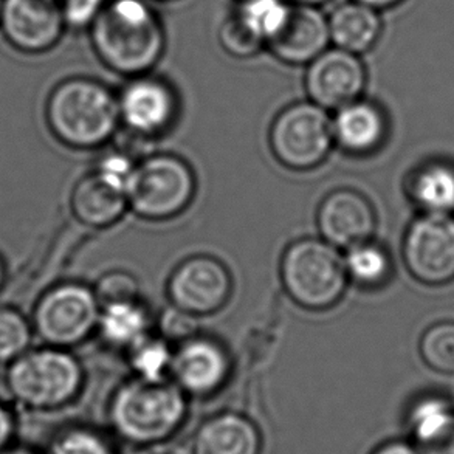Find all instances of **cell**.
Instances as JSON below:
<instances>
[{"label": "cell", "mask_w": 454, "mask_h": 454, "mask_svg": "<svg viewBox=\"0 0 454 454\" xmlns=\"http://www.w3.org/2000/svg\"><path fill=\"white\" fill-rule=\"evenodd\" d=\"M89 30L106 67L129 78L149 74L165 53V27L151 0H107Z\"/></svg>", "instance_id": "6da1fadb"}, {"label": "cell", "mask_w": 454, "mask_h": 454, "mask_svg": "<svg viewBox=\"0 0 454 454\" xmlns=\"http://www.w3.org/2000/svg\"><path fill=\"white\" fill-rule=\"evenodd\" d=\"M111 422L118 436L138 447L171 439L188 414L186 394L174 383L143 379L124 383L111 402Z\"/></svg>", "instance_id": "7a4b0ae2"}, {"label": "cell", "mask_w": 454, "mask_h": 454, "mask_svg": "<svg viewBox=\"0 0 454 454\" xmlns=\"http://www.w3.org/2000/svg\"><path fill=\"white\" fill-rule=\"evenodd\" d=\"M47 121L64 145L76 149L98 148L117 129V97L98 81H64L50 95Z\"/></svg>", "instance_id": "3957f363"}, {"label": "cell", "mask_w": 454, "mask_h": 454, "mask_svg": "<svg viewBox=\"0 0 454 454\" xmlns=\"http://www.w3.org/2000/svg\"><path fill=\"white\" fill-rule=\"evenodd\" d=\"M281 279L287 295L309 310L335 306L349 281L344 258L325 239L294 242L284 253Z\"/></svg>", "instance_id": "277c9868"}, {"label": "cell", "mask_w": 454, "mask_h": 454, "mask_svg": "<svg viewBox=\"0 0 454 454\" xmlns=\"http://www.w3.org/2000/svg\"><path fill=\"white\" fill-rule=\"evenodd\" d=\"M82 369L61 349L25 352L12 360L6 385L12 397L33 410H58L78 397Z\"/></svg>", "instance_id": "5b68a950"}, {"label": "cell", "mask_w": 454, "mask_h": 454, "mask_svg": "<svg viewBox=\"0 0 454 454\" xmlns=\"http://www.w3.org/2000/svg\"><path fill=\"white\" fill-rule=\"evenodd\" d=\"M196 192L188 163L176 155H153L136 166L126 191L128 207L146 221H166L184 213Z\"/></svg>", "instance_id": "8992f818"}, {"label": "cell", "mask_w": 454, "mask_h": 454, "mask_svg": "<svg viewBox=\"0 0 454 454\" xmlns=\"http://www.w3.org/2000/svg\"><path fill=\"white\" fill-rule=\"evenodd\" d=\"M333 143L331 118L312 101L286 107L271 124V153L281 165L294 171H309L321 165Z\"/></svg>", "instance_id": "52a82bcc"}, {"label": "cell", "mask_w": 454, "mask_h": 454, "mask_svg": "<svg viewBox=\"0 0 454 454\" xmlns=\"http://www.w3.org/2000/svg\"><path fill=\"white\" fill-rule=\"evenodd\" d=\"M402 256L416 281L445 286L454 281V215H422L406 230Z\"/></svg>", "instance_id": "ba28073f"}, {"label": "cell", "mask_w": 454, "mask_h": 454, "mask_svg": "<svg viewBox=\"0 0 454 454\" xmlns=\"http://www.w3.org/2000/svg\"><path fill=\"white\" fill-rule=\"evenodd\" d=\"M99 306L95 292L80 284H64L50 290L37 302L35 327L45 343L58 348L86 340L98 325Z\"/></svg>", "instance_id": "9c48e42d"}, {"label": "cell", "mask_w": 454, "mask_h": 454, "mask_svg": "<svg viewBox=\"0 0 454 454\" xmlns=\"http://www.w3.org/2000/svg\"><path fill=\"white\" fill-rule=\"evenodd\" d=\"M306 67L307 95L312 103L325 111H338L340 107L362 98L368 72L360 56L332 47L317 56Z\"/></svg>", "instance_id": "30bf717a"}, {"label": "cell", "mask_w": 454, "mask_h": 454, "mask_svg": "<svg viewBox=\"0 0 454 454\" xmlns=\"http://www.w3.org/2000/svg\"><path fill=\"white\" fill-rule=\"evenodd\" d=\"M168 292L176 309L186 315H213L230 300L231 277L219 261L197 256L178 265L169 279Z\"/></svg>", "instance_id": "8fae6325"}, {"label": "cell", "mask_w": 454, "mask_h": 454, "mask_svg": "<svg viewBox=\"0 0 454 454\" xmlns=\"http://www.w3.org/2000/svg\"><path fill=\"white\" fill-rule=\"evenodd\" d=\"M0 25L10 43L25 53L55 47L67 28L58 0H4Z\"/></svg>", "instance_id": "7c38bea8"}, {"label": "cell", "mask_w": 454, "mask_h": 454, "mask_svg": "<svg viewBox=\"0 0 454 454\" xmlns=\"http://www.w3.org/2000/svg\"><path fill=\"white\" fill-rule=\"evenodd\" d=\"M117 101L120 120L140 136L165 132L177 115V97L172 87L148 74L132 76Z\"/></svg>", "instance_id": "4fadbf2b"}, {"label": "cell", "mask_w": 454, "mask_h": 454, "mask_svg": "<svg viewBox=\"0 0 454 454\" xmlns=\"http://www.w3.org/2000/svg\"><path fill=\"white\" fill-rule=\"evenodd\" d=\"M329 45L331 35L325 12L318 6L290 5L287 18L265 49L287 66L306 67Z\"/></svg>", "instance_id": "5bb4252c"}, {"label": "cell", "mask_w": 454, "mask_h": 454, "mask_svg": "<svg viewBox=\"0 0 454 454\" xmlns=\"http://www.w3.org/2000/svg\"><path fill=\"white\" fill-rule=\"evenodd\" d=\"M230 368V358L221 344L208 338H190L174 352L169 375L184 394L207 397L225 385Z\"/></svg>", "instance_id": "9a60e30c"}, {"label": "cell", "mask_w": 454, "mask_h": 454, "mask_svg": "<svg viewBox=\"0 0 454 454\" xmlns=\"http://www.w3.org/2000/svg\"><path fill=\"white\" fill-rule=\"evenodd\" d=\"M375 227L377 215L372 205L356 191H335L319 205V233L337 250H349L372 239Z\"/></svg>", "instance_id": "2e32d148"}, {"label": "cell", "mask_w": 454, "mask_h": 454, "mask_svg": "<svg viewBox=\"0 0 454 454\" xmlns=\"http://www.w3.org/2000/svg\"><path fill=\"white\" fill-rule=\"evenodd\" d=\"M333 142L344 153L369 155L380 148L387 134V121L379 106L356 99L340 107L332 120Z\"/></svg>", "instance_id": "e0dca14e"}, {"label": "cell", "mask_w": 454, "mask_h": 454, "mask_svg": "<svg viewBox=\"0 0 454 454\" xmlns=\"http://www.w3.org/2000/svg\"><path fill=\"white\" fill-rule=\"evenodd\" d=\"M262 437L253 420L222 412L205 420L192 441V454H261Z\"/></svg>", "instance_id": "ac0fdd59"}, {"label": "cell", "mask_w": 454, "mask_h": 454, "mask_svg": "<svg viewBox=\"0 0 454 454\" xmlns=\"http://www.w3.org/2000/svg\"><path fill=\"white\" fill-rule=\"evenodd\" d=\"M412 443L420 454H454V405L442 395H425L408 412Z\"/></svg>", "instance_id": "d6986e66"}, {"label": "cell", "mask_w": 454, "mask_h": 454, "mask_svg": "<svg viewBox=\"0 0 454 454\" xmlns=\"http://www.w3.org/2000/svg\"><path fill=\"white\" fill-rule=\"evenodd\" d=\"M331 43L337 49L362 56L374 49L383 33L380 12L356 0H348L327 16Z\"/></svg>", "instance_id": "ffe728a7"}, {"label": "cell", "mask_w": 454, "mask_h": 454, "mask_svg": "<svg viewBox=\"0 0 454 454\" xmlns=\"http://www.w3.org/2000/svg\"><path fill=\"white\" fill-rule=\"evenodd\" d=\"M126 208V194L105 182L97 172L78 182L72 192L74 217L87 227H111L124 215Z\"/></svg>", "instance_id": "44dd1931"}, {"label": "cell", "mask_w": 454, "mask_h": 454, "mask_svg": "<svg viewBox=\"0 0 454 454\" xmlns=\"http://www.w3.org/2000/svg\"><path fill=\"white\" fill-rule=\"evenodd\" d=\"M406 192L422 213L454 215V165L431 160L419 166L406 180Z\"/></svg>", "instance_id": "7402d4cb"}, {"label": "cell", "mask_w": 454, "mask_h": 454, "mask_svg": "<svg viewBox=\"0 0 454 454\" xmlns=\"http://www.w3.org/2000/svg\"><path fill=\"white\" fill-rule=\"evenodd\" d=\"M97 327L107 343L130 350L151 335V317L137 300L107 302L101 306Z\"/></svg>", "instance_id": "603a6c76"}, {"label": "cell", "mask_w": 454, "mask_h": 454, "mask_svg": "<svg viewBox=\"0 0 454 454\" xmlns=\"http://www.w3.org/2000/svg\"><path fill=\"white\" fill-rule=\"evenodd\" d=\"M344 267L348 278L356 286L364 289H377L391 277L393 261L383 247L372 240H366L348 250V254L344 256Z\"/></svg>", "instance_id": "cb8c5ba5"}, {"label": "cell", "mask_w": 454, "mask_h": 454, "mask_svg": "<svg viewBox=\"0 0 454 454\" xmlns=\"http://www.w3.org/2000/svg\"><path fill=\"white\" fill-rule=\"evenodd\" d=\"M290 5L286 0H240L234 12L267 45L287 18Z\"/></svg>", "instance_id": "d4e9b609"}, {"label": "cell", "mask_w": 454, "mask_h": 454, "mask_svg": "<svg viewBox=\"0 0 454 454\" xmlns=\"http://www.w3.org/2000/svg\"><path fill=\"white\" fill-rule=\"evenodd\" d=\"M130 364L143 380H166L171 374L172 356L166 340L149 337L129 350Z\"/></svg>", "instance_id": "484cf974"}, {"label": "cell", "mask_w": 454, "mask_h": 454, "mask_svg": "<svg viewBox=\"0 0 454 454\" xmlns=\"http://www.w3.org/2000/svg\"><path fill=\"white\" fill-rule=\"evenodd\" d=\"M419 352L428 368L454 374V321L430 325L420 338Z\"/></svg>", "instance_id": "4316f807"}, {"label": "cell", "mask_w": 454, "mask_h": 454, "mask_svg": "<svg viewBox=\"0 0 454 454\" xmlns=\"http://www.w3.org/2000/svg\"><path fill=\"white\" fill-rule=\"evenodd\" d=\"M219 43L228 55L238 59H248L265 49L264 41L256 33H253L234 12L223 19L221 24Z\"/></svg>", "instance_id": "83f0119b"}, {"label": "cell", "mask_w": 454, "mask_h": 454, "mask_svg": "<svg viewBox=\"0 0 454 454\" xmlns=\"http://www.w3.org/2000/svg\"><path fill=\"white\" fill-rule=\"evenodd\" d=\"M31 327L14 309L0 307V363L12 362L28 349Z\"/></svg>", "instance_id": "f1b7e54d"}, {"label": "cell", "mask_w": 454, "mask_h": 454, "mask_svg": "<svg viewBox=\"0 0 454 454\" xmlns=\"http://www.w3.org/2000/svg\"><path fill=\"white\" fill-rule=\"evenodd\" d=\"M49 454H117L114 445L98 431L74 428L51 443Z\"/></svg>", "instance_id": "f546056e"}, {"label": "cell", "mask_w": 454, "mask_h": 454, "mask_svg": "<svg viewBox=\"0 0 454 454\" xmlns=\"http://www.w3.org/2000/svg\"><path fill=\"white\" fill-rule=\"evenodd\" d=\"M136 166L134 160L126 153H109L101 160L97 174L115 190L126 194L132 174L136 171Z\"/></svg>", "instance_id": "4dcf8cb0"}, {"label": "cell", "mask_w": 454, "mask_h": 454, "mask_svg": "<svg viewBox=\"0 0 454 454\" xmlns=\"http://www.w3.org/2000/svg\"><path fill=\"white\" fill-rule=\"evenodd\" d=\"M107 0H59L66 27L74 30L90 28Z\"/></svg>", "instance_id": "1f68e13d"}, {"label": "cell", "mask_w": 454, "mask_h": 454, "mask_svg": "<svg viewBox=\"0 0 454 454\" xmlns=\"http://www.w3.org/2000/svg\"><path fill=\"white\" fill-rule=\"evenodd\" d=\"M95 295L98 298L99 306L107 302L137 300V284L134 278L126 273H112L101 279Z\"/></svg>", "instance_id": "d6a6232c"}, {"label": "cell", "mask_w": 454, "mask_h": 454, "mask_svg": "<svg viewBox=\"0 0 454 454\" xmlns=\"http://www.w3.org/2000/svg\"><path fill=\"white\" fill-rule=\"evenodd\" d=\"M372 454H420L416 445L405 441H391V442L383 443Z\"/></svg>", "instance_id": "836d02e7"}, {"label": "cell", "mask_w": 454, "mask_h": 454, "mask_svg": "<svg viewBox=\"0 0 454 454\" xmlns=\"http://www.w3.org/2000/svg\"><path fill=\"white\" fill-rule=\"evenodd\" d=\"M12 431H14V422H12V414L5 406L0 405V451L10 442Z\"/></svg>", "instance_id": "e575fe53"}, {"label": "cell", "mask_w": 454, "mask_h": 454, "mask_svg": "<svg viewBox=\"0 0 454 454\" xmlns=\"http://www.w3.org/2000/svg\"><path fill=\"white\" fill-rule=\"evenodd\" d=\"M356 2H360V4H364V5L371 6V8H375V10L381 12V10H387V8L399 5L403 0H356Z\"/></svg>", "instance_id": "d590c367"}, {"label": "cell", "mask_w": 454, "mask_h": 454, "mask_svg": "<svg viewBox=\"0 0 454 454\" xmlns=\"http://www.w3.org/2000/svg\"><path fill=\"white\" fill-rule=\"evenodd\" d=\"M286 2H289L292 5L318 6L319 8L331 0H286Z\"/></svg>", "instance_id": "8d00e7d4"}, {"label": "cell", "mask_w": 454, "mask_h": 454, "mask_svg": "<svg viewBox=\"0 0 454 454\" xmlns=\"http://www.w3.org/2000/svg\"><path fill=\"white\" fill-rule=\"evenodd\" d=\"M2 454H33L30 451H25V450H14V451H6V453Z\"/></svg>", "instance_id": "74e56055"}, {"label": "cell", "mask_w": 454, "mask_h": 454, "mask_svg": "<svg viewBox=\"0 0 454 454\" xmlns=\"http://www.w3.org/2000/svg\"><path fill=\"white\" fill-rule=\"evenodd\" d=\"M2 281H4V267L0 264V284H2Z\"/></svg>", "instance_id": "f35d334b"}, {"label": "cell", "mask_w": 454, "mask_h": 454, "mask_svg": "<svg viewBox=\"0 0 454 454\" xmlns=\"http://www.w3.org/2000/svg\"><path fill=\"white\" fill-rule=\"evenodd\" d=\"M2 6H4V0H0V14H2Z\"/></svg>", "instance_id": "ab89813d"}, {"label": "cell", "mask_w": 454, "mask_h": 454, "mask_svg": "<svg viewBox=\"0 0 454 454\" xmlns=\"http://www.w3.org/2000/svg\"><path fill=\"white\" fill-rule=\"evenodd\" d=\"M238 2H240V0H238Z\"/></svg>", "instance_id": "60d3db41"}, {"label": "cell", "mask_w": 454, "mask_h": 454, "mask_svg": "<svg viewBox=\"0 0 454 454\" xmlns=\"http://www.w3.org/2000/svg\"><path fill=\"white\" fill-rule=\"evenodd\" d=\"M58 2H59V0H58Z\"/></svg>", "instance_id": "b9f144b4"}]
</instances>
